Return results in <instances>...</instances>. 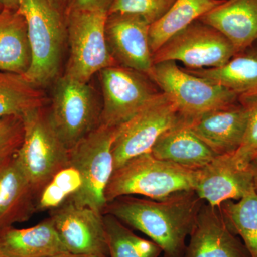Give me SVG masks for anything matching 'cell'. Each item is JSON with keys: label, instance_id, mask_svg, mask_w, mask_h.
<instances>
[{"label": "cell", "instance_id": "d6986e66", "mask_svg": "<svg viewBox=\"0 0 257 257\" xmlns=\"http://www.w3.org/2000/svg\"><path fill=\"white\" fill-rule=\"evenodd\" d=\"M151 153L160 160L194 170H200L218 156L193 133L188 119L184 117L161 135Z\"/></svg>", "mask_w": 257, "mask_h": 257}, {"label": "cell", "instance_id": "30bf717a", "mask_svg": "<svg viewBox=\"0 0 257 257\" xmlns=\"http://www.w3.org/2000/svg\"><path fill=\"white\" fill-rule=\"evenodd\" d=\"M236 55L222 34L197 20L171 37L152 58L154 64L179 61L189 69H200L221 67Z\"/></svg>", "mask_w": 257, "mask_h": 257}, {"label": "cell", "instance_id": "836d02e7", "mask_svg": "<svg viewBox=\"0 0 257 257\" xmlns=\"http://www.w3.org/2000/svg\"><path fill=\"white\" fill-rule=\"evenodd\" d=\"M51 1H52L53 4L55 5L57 8H59L64 15L66 14V12H67L70 0H51Z\"/></svg>", "mask_w": 257, "mask_h": 257}, {"label": "cell", "instance_id": "cb8c5ba5", "mask_svg": "<svg viewBox=\"0 0 257 257\" xmlns=\"http://www.w3.org/2000/svg\"><path fill=\"white\" fill-rule=\"evenodd\" d=\"M45 103L44 92L25 76L0 70V119L23 116L45 107Z\"/></svg>", "mask_w": 257, "mask_h": 257}, {"label": "cell", "instance_id": "d4e9b609", "mask_svg": "<svg viewBox=\"0 0 257 257\" xmlns=\"http://www.w3.org/2000/svg\"><path fill=\"white\" fill-rule=\"evenodd\" d=\"M220 209L230 229L241 239L250 257H257V192L223 202Z\"/></svg>", "mask_w": 257, "mask_h": 257}, {"label": "cell", "instance_id": "7402d4cb", "mask_svg": "<svg viewBox=\"0 0 257 257\" xmlns=\"http://www.w3.org/2000/svg\"><path fill=\"white\" fill-rule=\"evenodd\" d=\"M186 70L232 91L239 99L257 96V50L236 54L221 67Z\"/></svg>", "mask_w": 257, "mask_h": 257}, {"label": "cell", "instance_id": "3957f363", "mask_svg": "<svg viewBox=\"0 0 257 257\" xmlns=\"http://www.w3.org/2000/svg\"><path fill=\"white\" fill-rule=\"evenodd\" d=\"M18 10L26 21L32 54L24 76L34 85L45 87L60 72L67 38L65 15L51 0H20Z\"/></svg>", "mask_w": 257, "mask_h": 257}, {"label": "cell", "instance_id": "ba28073f", "mask_svg": "<svg viewBox=\"0 0 257 257\" xmlns=\"http://www.w3.org/2000/svg\"><path fill=\"white\" fill-rule=\"evenodd\" d=\"M49 116L70 150L101 124V106L88 82L64 75L55 81Z\"/></svg>", "mask_w": 257, "mask_h": 257}, {"label": "cell", "instance_id": "6da1fadb", "mask_svg": "<svg viewBox=\"0 0 257 257\" xmlns=\"http://www.w3.org/2000/svg\"><path fill=\"white\" fill-rule=\"evenodd\" d=\"M204 202L194 190L160 200L122 196L108 202L103 214L147 235L160 246L162 257H184L186 241Z\"/></svg>", "mask_w": 257, "mask_h": 257}, {"label": "cell", "instance_id": "44dd1931", "mask_svg": "<svg viewBox=\"0 0 257 257\" xmlns=\"http://www.w3.org/2000/svg\"><path fill=\"white\" fill-rule=\"evenodd\" d=\"M32 62L26 21L19 10L0 12V70L25 75Z\"/></svg>", "mask_w": 257, "mask_h": 257}, {"label": "cell", "instance_id": "83f0119b", "mask_svg": "<svg viewBox=\"0 0 257 257\" xmlns=\"http://www.w3.org/2000/svg\"><path fill=\"white\" fill-rule=\"evenodd\" d=\"M175 0H113L107 14L138 15L151 25L170 10Z\"/></svg>", "mask_w": 257, "mask_h": 257}, {"label": "cell", "instance_id": "e575fe53", "mask_svg": "<svg viewBox=\"0 0 257 257\" xmlns=\"http://www.w3.org/2000/svg\"><path fill=\"white\" fill-rule=\"evenodd\" d=\"M50 257H100L96 256H91V255H84V254H76V253L65 252L59 253V254L54 255V256Z\"/></svg>", "mask_w": 257, "mask_h": 257}, {"label": "cell", "instance_id": "9a60e30c", "mask_svg": "<svg viewBox=\"0 0 257 257\" xmlns=\"http://www.w3.org/2000/svg\"><path fill=\"white\" fill-rule=\"evenodd\" d=\"M189 237L184 257H250L242 241L230 229L220 207L206 202Z\"/></svg>", "mask_w": 257, "mask_h": 257}, {"label": "cell", "instance_id": "d6a6232c", "mask_svg": "<svg viewBox=\"0 0 257 257\" xmlns=\"http://www.w3.org/2000/svg\"><path fill=\"white\" fill-rule=\"evenodd\" d=\"M4 8L10 10H18L20 0H0Z\"/></svg>", "mask_w": 257, "mask_h": 257}, {"label": "cell", "instance_id": "603a6c76", "mask_svg": "<svg viewBox=\"0 0 257 257\" xmlns=\"http://www.w3.org/2000/svg\"><path fill=\"white\" fill-rule=\"evenodd\" d=\"M224 0H175L166 14L151 24L149 31L152 55L176 34L197 21Z\"/></svg>", "mask_w": 257, "mask_h": 257}, {"label": "cell", "instance_id": "4dcf8cb0", "mask_svg": "<svg viewBox=\"0 0 257 257\" xmlns=\"http://www.w3.org/2000/svg\"><path fill=\"white\" fill-rule=\"evenodd\" d=\"M112 1L113 0H70L67 12L70 10H104L108 12Z\"/></svg>", "mask_w": 257, "mask_h": 257}, {"label": "cell", "instance_id": "7a4b0ae2", "mask_svg": "<svg viewBox=\"0 0 257 257\" xmlns=\"http://www.w3.org/2000/svg\"><path fill=\"white\" fill-rule=\"evenodd\" d=\"M198 173L199 170L160 160L148 152L114 171L106 189V202L131 195L160 200L176 193L194 190Z\"/></svg>", "mask_w": 257, "mask_h": 257}, {"label": "cell", "instance_id": "e0dca14e", "mask_svg": "<svg viewBox=\"0 0 257 257\" xmlns=\"http://www.w3.org/2000/svg\"><path fill=\"white\" fill-rule=\"evenodd\" d=\"M37 195L16 155L0 162V231L28 221L37 212Z\"/></svg>", "mask_w": 257, "mask_h": 257}, {"label": "cell", "instance_id": "7c38bea8", "mask_svg": "<svg viewBox=\"0 0 257 257\" xmlns=\"http://www.w3.org/2000/svg\"><path fill=\"white\" fill-rule=\"evenodd\" d=\"M50 211V217L69 252L109 257L103 214L70 201Z\"/></svg>", "mask_w": 257, "mask_h": 257}, {"label": "cell", "instance_id": "8fae6325", "mask_svg": "<svg viewBox=\"0 0 257 257\" xmlns=\"http://www.w3.org/2000/svg\"><path fill=\"white\" fill-rule=\"evenodd\" d=\"M99 73L103 94L100 124L119 126L161 92L146 74L119 64Z\"/></svg>", "mask_w": 257, "mask_h": 257}, {"label": "cell", "instance_id": "52a82bcc", "mask_svg": "<svg viewBox=\"0 0 257 257\" xmlns=\"http://www.w3.org/2000/svg\"><path fill=\"white\" fill-rule=\"evenodd\" d=\"M150 79L186 119H194L239 100L236 93L179 68L174 61L155 64Z\"/></svg>", "mask_w": 257, "mask_h": 257}, {"label": "cell", "instance_id": "8992f818", "mask_svg": "<svg viewBox=\"0 0 257 257\" xmlns=\"http://www.w3.org/2000/svg\"><path fill=\"white\" fill-rule=\"evenodd\" d=\"M65 17L70 55L64 75L88 82L94 74L117 64L106 42V10H70Z\"/></svg>", "mask_w": 257, "mask_h": 257}, {"label": "cell", "instance_id": "d590c367", "mask_svg": "<svg viewBox=\"0 0 257 257\" xmlns=\"http://www.w3.org/2000/svg\"><path fill=\"white\" fill-rule=\"evenodd\" d=\"M3 9H4V7H3V5H2L1 3H0V12H1Z\"/></svg>", "mask_w": 257, "mask_h": 257}, {"label": "cell", "instance_id": "9c48e42d", "mask_svg": "<svg viewBox=\"0 0 257 257\" xmlns=\"http://www.w3.org/2000/svg\"><path fill=\"white\" fill-rule=\"evenodd\" d=\"M183 118L173 101L161 92L130 119L116 126L112 147L114 170L135 157L151 152L161 135Z\"/></svg>", "mask_w": 257, "mask_h": 257}, {"label": "cell", "instance_id": "277c9868", "mask_svg": "<svg viewBox=\"0 0 257 257\" xmlns=\"http://www.w3.org/2000/svg\"><path fill=\"white\" fill-rule=\"evenodd\" d=\"M23 118L25 133L16 156L37 197L57 172L70 165L69 150L45 107L27 113Z\"/></svg>", "mask_w": 257, "mask_h": 257}, {"label": "cell", "instance_id": "ac0fdd59", "mask_svg": "<svg viewBox=\"0 0 257 257\" xmlns=\"http://www.w3.org/2000/svg\"><path fill=\"white\" fill-rule=\"evenodd\" d=\"M199 21L222 34L236 54L244 52L257 40V0H224Z\"/></svg>", "mask_w": 257, "mask_h": 257}, {"label": "cell", "instance_id": "4fadbf2b", "mask_svg": "<svg viewBox=\"0 0 257 257\" xmlns=\"http://www.w3.org/2000/svg\"><path fill=\"white\" fill-rule=\"evenodd\" d=\"M150 25L138 15L107 14L105 34L111 56L119 65L151 77L154 68L150 44Z\"/></svg>", "mask_w": 257, "mask_h": 257}, {"label": "cell", "instance_id": "1f68e13d", "mask_svg": "<svg viewBox=\"0 0 257 257\" xmlns=\"http://www.w3.org/2000/svg\"><path fill=\"white\" fill-rule=\"evenodd\" d=\"M248 167H249L250 171L252 175L253 187H254L255 191L257 192V154L250 161Z\"/></svg>", "mask_w": 257, "mask_h": 257}, {"label": "cell", "instance_id": "ffe728a7", "mask_svg": "<svg viewBox=\"0 0 257 257\" xmlns=\"http://www.w3.org/2000/svg\"><path fill=\"white\" fill-rule=\"evenodd\" d=\"M69 252L50 217L32 227L10 226L0 231V254L3 257H50Z\"/></svg>", "mask_w": 257, "mask_h": 257}, {"label": "cell", "instance_id": "f1b7e54d", "mask_svg": "<svg viewBox=\"0 0 257 257\" xmlns=\"http://www.w3.org/2000/svg\"><path fill=\"white\" fill-rule=\"evenodd\" d=\"M24 133L23 116L0 119V162L18 153L23 144Z\"/></svg>", "mask_w": 257, "mask_h": 257}, {"label": "cell", "instance_id": "5bb4252c", "mask_svg": "<svg viewBox=\"0 0 257 257\" xmlns=\"http://www.w3.org/2000/svg\"><path fill=\"white\" fill-rule=\"evenodd\" d=\"M255 190L249 167L234 153L216 156L199 170L194 191L204 202L220 207L226 201L240 200Z\"/></svg>", "mask_w": 257, "mask_h": 257}, {"label": "cell", "instance_id": "4316f807", "mask_svg": "<svg viewBox=\"0 0 257 257\" xmlns=\"http://www.w3.org/2000/svg\"><path fill=\"white\" fill-rule=\"evenodd\" d=\"M82 184V177L75 167L70 165L62 169L37 195V212L52 211L60 207L78 192Z\"/></svg>", "mask_w": 257, "mask_h": 257}, {"label": "cell", "instance_id": "2e32d148", "mask_svg": "<svg viewBox=\"0 0 257 257\" xmlns=\"http://www.w3.org/2000/svg\"><path fill=\"white\" fill-rule=\"evenodd\" d=\"M248 116L247 106L235 103L188 120L193 133L219 156L234 153L241 146Z\"/></svg>", "mask_w": 257, "mask_h": 257}, {"label": "cell", "instance_id": "5b68a950", "mask_svg": "<svg viewBox=\"0 0 257 257\" xmlns=\"http://www.w3.org/2000/svg\"><path fill=\"white\" fill-rule=\"evenodd\" d=\"M116 128L100 124L69 150L70 165L79 171L82 184L67 201L103 214L106 187L114 171Z\"/></svg>", "mask_w": 257, "mask_h": 257}, {"label": "cell", "instance_id": "8d00e7d4", "mask_svg": "<svg viewBox=\"0 0 257 257\" xmlns=\"http://www.w3.org/2000/svg\"><path fill=\"white\" fill-rule=\"evenodd\" d=\"M0 257H3V256H2V255H1V254H0Z\"/></svg>", "mask_w": 257, "mask_h": 257}, {"label": "cell", "instance_id": "f546056e", "mask_svg": "<svg viewBox=\"0 0 257 257\" xmlns=\"http://www.w3.org/2000/svg\"><path fill=\"white\" fill-rule=\"evenodd\" d=\"M239 101L247 106L249 116L243 143L234 155L241 163L248 166L250 161L257 154V96L241 98Z\"/></svg>", "mask_w": 257, "mask_h": 257}, {"label": "cell", "instance_id": "484cf974", "mask_svg": "<svg viewBox=\"0 0 257 257\" xmlns=\"http://www.w3.org/2000/svg\"><path fill=\"white\" fill-rule=\"evenodd\" d=\"M109 257H159L162 249L151 240L140 237L115 216L104 214Z\"/></svg>", "mask_w": 257, "mask_h": 257}]
</instances>
